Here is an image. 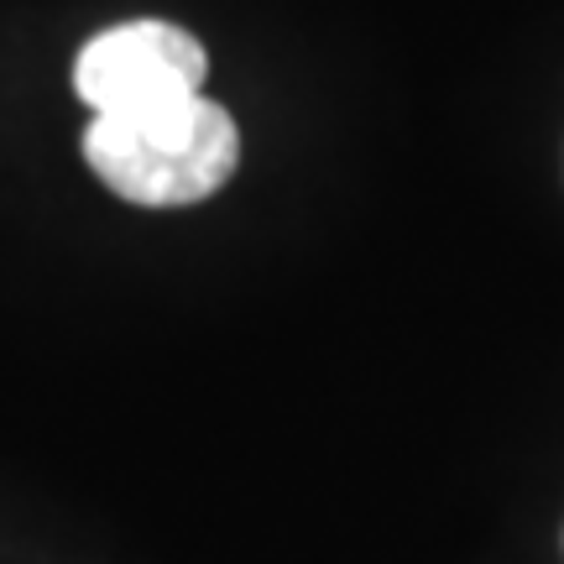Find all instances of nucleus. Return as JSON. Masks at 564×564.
Segmentation results:
<instances>
[{"instance_id":"obj_2","label":"nucleus","mask_w":564,"mask_h":564,"mask_svg":"<svg viewBox=\"0 0 564 564\" xmlns=\"http://www.w3.org/2000/svg\"><path fill=\"white\" fill-rule=\"evenodd\" d=\"M204 74L209 58L199 37L173 21H121L110 32H95L74 58V89L95 116L199 95Z\"/></svg>"},{"instance_id":"obj_1","label":"nucleus","mask_w":564,"mask_h":564,"mask_svg":"<svg viewBox=\"0 0 564 564\" xmlns=\"http://www.w3.org/2000/svg\"><path fill=\"white\" fill-rule=\"evenodd\" d=\"M236 158H241V131L204 95L95 116L84 131V162L95 167V178L126 204L147 209L209 199L230 183Z\"/></svg>"}]
</instances>
